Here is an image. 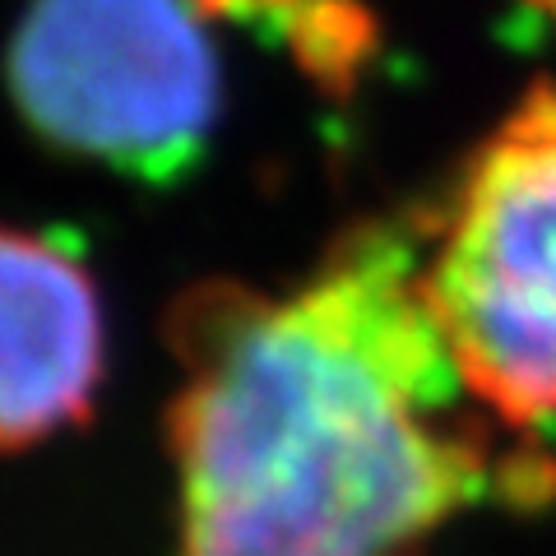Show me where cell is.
Wrapping results in <instances>:
<instances>
[{"instance_id":"obj_1","label":"cell","mask_w":556,"mask_h":556,"mask_svg":"<svg viewBox=\"0 0 556 556\" xmlns=\"http://www.w3.org/2000/svg\"><path fill=\"white\" fill-rule=\"evenodd\" d=\"M167 413L181 556H422L486 496L538 506L556 464L496 450L422 298L413 241L362 223L292 292L177 306Z\"/></svg>"},{"instance_id":"obj_2","label":"cell","mask_w":556,"mask_h":556,"mask_svg":"<svg viewBox=\"0 0 556 556\" xmlns=\"http://www.w3.org/2000/svg\"><path fill=\"white\" fill-rule=\"evenodd\" d=\"M422 298L496 427L556 417V84H533L464 167Z\"/></svg>"},{"instance_id":"obj_3","label":"cell","mask_w":556,"mask_h":556,"mask_svg":"<svg viewBox=\"0 0 556 556\" xmlns=\"http://www.w3.org/2000/svg\"><path fill=\"white\" fill-rule=\"evenodd\" d=\"M208 20V0H28L10 93L47 144L172 181L218 116Z\"/></svg>"},{"instance_id":"obj_4","label":"cell","mask_w":556,"mask_h":556,"mask_svg":"<svg viewBox=\"0 0 556 556\" xmlns=\"http://www.w3.org/2000/svg\"><path fill=\"white\" fill-rule=\"evenodd\" d=\"M102 380V306L89 269L47 237L0 228V450L89 417Z\"/></svg>"},{"instance_id":"obj_5","label":"cell","mask_w":556,"mask_h":556,"mask_svg":"<svg viewBox=\"0 0 556 556\" xmlns=\"http://www.w3.org/2000/svg\"><path fill=\"white\" fill-rule=\"evenodd\" d=\"M255 5H288V0H208L214 14H228V10H255Z\"/></svg>"},{"instance_id":"obj_6","label":"cell","mask_w":556,"mask_h":556,"mask_svg":"<svg viewBox=\"0 0 556 556\" xmlns=\"http://www.w3.org/2000/svg\"><path fill=\"white\" fill-rule=\"evenodd\" d=\"M533 5H543V10L552 14V20H556V0H533Z\"/></svg>"}]
</instances>
